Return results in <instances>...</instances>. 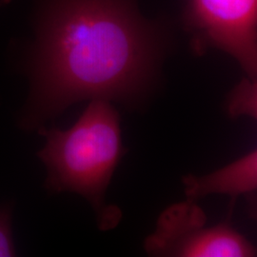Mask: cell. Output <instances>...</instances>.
Instances as JSON below:
<instances>
[{"instance_id": "5b68a950", "label": "cell", "mask_w": 257, "mask_h": 257, "mask_svg": "<svg viewBox=\"0 0 257 257\" xmlns=\"http://www.w3.org/2000/svg\"><path fill=\"white\" fill-rule=\"evenodd\" d=\"M183 184L187 198L193 201L214 193L228 194L233 200L240 195L252 196L257 188L256 151L209 175H186Z\"/></svg>"}, {"instance_id": "8992f818", "label": "cell", "mask_w": 257, "mask_h": 257, "mask_svg": "<svg viewBox=\"0 0 257 257\" xmlns=\"http://www.w3.org/2000/svg\"><path fill=\"white\" fill-rule=\"evenodd\" d=\"M227 110L231 117L247 115L256 118V78L247 76L234 87L227 100Z\"/></svg>"}, {"instance_id": "3957f363", "label": "cell", "mask_w": 257, "mask_h": 257, "mask_svg": "<svg viewBox=\"0 0 257 257\" xmlns=\"http://www.w3.org/2000/svg\"><path fill=\"white\" fill-rule=\"evenodd\" d=\"M182 21L195 54L221 50L256 78L257 0H187Z\"/></svg>"}, {"instance_id": "6da1fadb", "label": "cell", "mask_w": 257, "mask_h": 257, "mask_svg": "<svg viewBox=\"0 0 257 257\" xmlns=\"http://www.w3.org/2000/svg\"><path fill=\"white\" fill-rule=\"evenodd\" d=\"M171 38L169 22L145 18L138 0H50L22 126L39 128L87 99L138 100L153 87Z\"/></svg>"}, {"instance_id": "7a4b0ae2", "label": "cell", "mask_w": 257, "mask_h": 257, "mask_svg": "<svg viewBox=\"0 0 257 257\" xmlns=\"http://www.w3.org/2000/svg\"><path fill=\"white\" fill-rule=\"evenodd\" d=\"M38 132L46 140L37 156L46 166L47 188L82 195L96 211L100 228L114 227L121 213L108 209L104 196L124 148L119 115L110 102L92 99L68 130L42 126Z\"/></svg>"}, {"instance_id": "277c9868", "label": "cell", "mask_w": 257, "mask_h": 257, "mask_svg": "<svg viewBox=\"0 0 257 257\" xmlns=\"http://www.w3.org/2000/svg\"><path fill=\"white\" fill-rule=\"evenodd\" d=\"M207 216L196 201L175 204L162 212L156 231L145 241L156 256L249 257L255 248L230 224L205 227Z\"/></svg>"}, {"instance_id": "52a82bcc", "label": "cell", "mask_w": 257, "mask_h": 257, "mask_svg": "<svg viewBox=\"0 0 257 257\" xmlns=\"http://www.w3.org/2000/svg\"><path fill=\"white\" fill-rule=\"evenodd\" d=\"M12 215L8 206L0 208V257L17 255L12 235Z\"/></svg>"}]
</instances>
